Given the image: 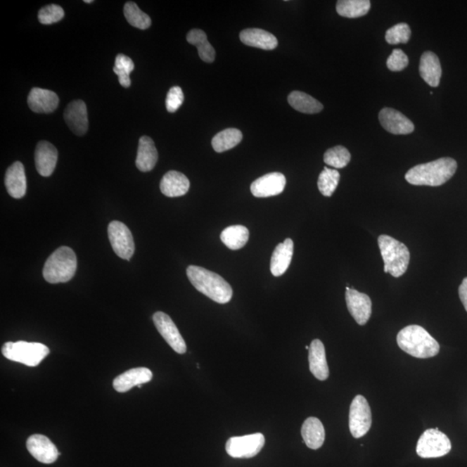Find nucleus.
Returning <instances> with one entry per match:
<instances>
[{
  "label": "nucleus",
  "instance_id": "nucleus-3",
  "mask_svg": "<svg viewBox=\"0 0 467 467\" xmlns=\"http://www.w3.org/2000/svg\"><path fill=\"white\" fill-rule=\"evenodd\" d=\"M397 345L409 355L429 359L438 355L440 345L423 327L412 325L399 331Z\"/></svg>",
  "mask_w": 467,
  "mask_h": 467
},
{
  "label": "nucleus",
  "instance_id": "nucleus-42",
  "mask_svg": "<svg viewBox=\"0 0 467 467\" xmlns=\"http://www.w3.org/2000/svg\"><path fill=\"white\" fill-rule=\"evenodd\" d=\"M84 2L89 4V3H93L94 1H93V0H85Z\"/></svg>",
  "mask_w": 467,
  "mask_h": 467
},
{
  "label": "nucleus",
  "instance_id": "nucleus-6",
  "mask_svg": "<svg viewBox=\"0 0 467 467\" xmlns=\"http://www.w3.org/2000/svg\"><path fill=\"white\" fill-rule=\"evenodd\" d=\"M49 353L50 349L40 343L7 342L2 347V354L7 359L27 365L29 367L37 366Z\"/></svg>",
  "mask_w": 467,
  "mask_h": 467
},
{
  "label": "nucleus",
  "instance_id": "nucleus-19",
  "mask_svg": "<svg viewBox=\"0 0 467 467\" xmlns=\"http://www.w3.org/2000/svg\"><path fill=\"white\" fill-rule=\"evenodd\" d=\"M29 108L37 114H50L58 107L59 98L51 90L34 88L27 99Z\"/></svg>",
  "mask_w": 467,
  "mask_h": 467
},
{
  "label": "nucleus",
  "instance_id": "nucleus-29",
  "mask_svg": "<svg viewBox=\"0 0 467 467\" xmlns=\"http://www.w3.org/2000/svg\"><path fill=\"white\" fill-rule=\"evenodd\" d=\"M288 100L292 108L303 114H317L324 108L318 100L304 92L293 91L290 94Z\"/></svg>",
  "mask_w": 467,
  "mask_h": 467
},
{
  "label": "nucleus",
  "instance_id": "nucleus-9",
  "mask_svg": "<svg viewBox=\"0 0 467 467\" xmlns=\"http://www.w3.org/2000/svg\"><path fill=\"white\" fill-rule=\"evenodd\" d=\"M265 445V437L260 433L244 436L232 437L226 442V452L232 458H253Z\"/></svg>",
  "mask_w": 467,
  "mask_h": 467
},
{
  "label": "nucleus",
  "instance_id": "nucleus-20",
  "mask_svg": "<svg viewBox=\"0 0 467 467\" xmlns=\"http://www.w3.org/2000/svg\"><path fill=\"white\" fill-rule=\"evenodd\" d=\"M5 184L7 192L11 198L20 199L26 194V177L24 165L20 161L15 162L7 169Z\"/></svg>",
  "mask_w": 467,
  "mask_h": 467
},
{
  "label": "nucleus",
  "instance_id": "nucleus-27",
  "mask_svg": "<svg viewBox=\"0 0 467 467\" xmlns=\"http://www.w3.org/2000/svg\"><path fill=\"white\" fill-rule=\"evenodd\" d=\"M301 435L306 445L312 450L319 449L325 442V428L318 418L310 417L305 421Z\"/></svg>",
  "mask_w": 467,
  "mask_h": 467
},
{
  "label": "nucleus",
  "instance_id": "nucleus-38",
  "mask_svg": "<svg viewBox=\"0 0 467 467\" xmlns=\"http://www.w3.org/2000/svg\"><path fill=\"white\" fill-rule=\"evenodd\" d=\"M64 18V11L61 6L51 4L41 8L39 20L42 25H52L61 21Z\"/></svg>",
  "mask_w": 467,
  "mask_h": 467
},
{
  "label": "nucleus",
  "instance_id": "nucleus-22",
  "mask_svg": "<svg viewBox=\"0 0 467 467\" xmlns=\"http://www.w3.org/2000/svg\"><path fill=\"white\" fill-rule=\"evenodd\" d=\"M189 189V179L179 172H168L161 179L160 191L168 198L181 197L186 195Z\"/></svg>",
  "mask_w": 467,
  "mask_h": 467
},
{
  "label": "nucleus",
  "instance_id": "nucleus-31",
  "mask_svg": "<svg viewBox=\"0 0 467 467\" xmlns=\"http://www.w3.org/2000/svg\"><path fill=\"white\" fill-rule=\"evenodd\" d=\"M243 139V134L236 128H228L220 132L212 139V148L217 153H224L239 144Z\"/></svg>",
  "mask_w": 467,
  "mask_h": 467
},
{
  "label": "nucleus",
  "instance_id": "nucleus-37",
  "mask_svg": "<svg viewBox=\"0 0 467 467\" xmlns=\"http://www.w3.org/2000/svg\"><path fill=\"white\" fill-rule=\"evenodd\" d=\"M411 36V30L408 24L401 23L388 30L385 34V39L388 44L395 45L398 44H407Z\"/></svg>",
  "mask_w": 467,
  "mask_h": 467
},
{
  "label": "nucleus",
  "instance_id": "nucleus-4",
  "mask_svg": "<svg viewBox=\"0 0 467 467\" xmlns=\"http://www.w3.org/2000/svg\"><path fill=\"white\" fill-rule=\"evenodd\" d=\"M77 258L73 250L63 246L58 248L45 262L43 276L51 284L65 283L75 276Z\"/></svg>",
  "mask_w": 467,
  "mask_h": 467
},
{
  "label": "nucleus",
  "instance_id": "nucleus-23",
  "mask_svg": "<svg viewBox=\"0 0 467 467\" xmlns=\"http://www.w3.org/2000/svg\"><path fill=\"white\" fill-rule=\"evenodd\" d=\"M420 75L429 86L438 87L442 78V69L438 56L432 51H426L421 56L419 67Z\"/></svg>",
  "mask_w": 467,
  "mask_h": 467
},
{
  "label": "nucleus",
  "instance_id": "nucleus-25",
  "mask_svg": "<svg viewBox=\"0 0 467 467\" xmlns=\"http://www.w3.org/2000/svg\"><path fill=\"white\" fill-rule=\"evenodd\" d=\"M158 158L159 154L153 139L148 136H142L139 139L136 162H135L139 170L143 172L152 171L155 167Z\"/></svg>",
  "mask_w": 467,
  "mask_h": 467
},
{
  "label": "nucleus",
  "instance_id": "nucleus-21",
  "mask_svg": "<svg viewBox=\"0 0 467 467\" xmlns=\"http://www.w3.org/2000/svg\"><path fill=\"white\" fill-rule=\"evenodd\" d=\"M309 367L312 375L320 381H325L329 378V368L327 364L326 350L323 343L314 340L309 349Z\"/></svg>",
  "mask_w": 467,
  "mask_h": 467
},
{
  "label": "nucleus",
  "instance_id": "nucleus-40",
  "mask_svg": "<svg viewBox=\"0 0 467 467\" xmlns=\"http://www.w3.org/2000/svg\"><path fill=\"white\" fill-rule=\"evenodd\" d=\"M184 96L183 90L180 87L175 86L169 90L165 101V106H167L169 113H175L178 109L182 106L184 103Z\"/></svg>",
  "mask_w": 467,
  "mask_h": 467
},
{
  "label": "nucleus",
  "instance_id": "nucleus-41",
  "mask_svg": "<svg viewBox=\"0 0 467 467\" xmlns=\"http://www.w3.org/2000/svg\"><path fill=\"white\" fill-rule=\"evenodd\" d=\"M459 295L461 298L463 306L467 312V277L463 280L462 283L459 288Z\"/></svg>",
  "mask_w": 467,
  "mask_h": 467
},
{
  "label": "nucleus",
  "instance_id": "nucleus-16",
  "mask_svg": "<svg viewBox=\"0 0 467 467\" xmlns=\"http://www.w3.org/2000/svg\"><path fill=\"white\" fill-rule=\"evenodd\" d=\"M63 116L70 130L78 136H82L88 131V110L84 101H71L64 111Z\"/></svg>",
  "mask_w": 467,
  "mask_h": 467
},
{
  "label": "nucleus",
  "instance_id": "nucleus-17",
  "mask_svg": "<svg viewBox=\"0 0 467 467\" xmlns=\"http://www.w3.org/2000/svg\"><path fill=\"white\" fill-rule=\"evenodd\" d=\"M153 373L148 368L139 367L122 373L113 382L114 389L119 393H125L135 386L151 382Z\"/></svg>",
  "mask_w": 467,
  "mask_h": 467
},
{
  "label": "nucleus",
  "instance_id": "nucleus-10",
  "mask_svg": "<svg viewBox=\"0 0 467 467\" xmlns=\"http://www.w3.org/2000/svg\"><path fill=\"white\" fill-rule=\"evenodd\" d=\"M108 233L115 253L120 258L129 261L135 250L134 237L130 229L122 222L113 221L108 225Z\"/></svg>",
  "mask_w": 467,
  "mask_h": 467
},
{
  "label": "nucleus",
  "instance_id": "nucleus-33",
  "mask_svg": "<svg viewBox=\"0 0 467 467\" xmlns=\"http://www.w3.org/2000/svg\"><path fill=\"white\" fill-rule=\"evenodd\" d=\"M124 15L127 21L135 28L146 30L152 25V20L148 15L143 13L134 2L128 1L125 4Z\"/></svg>",
  "mask_w": 467,
  "mask_h": 467
},
{
  "label": "nucleus",
  "instance_id": "nucleus-12",
  "mask_svg": "<svg viewBox=\"0 0 467 467\" xmlns=\"http://www.w3.org/2000/svg\"><path fill=\"white\" fill-rule=\"evenodd\" d=\"M346 304L350 315L360 326H364L370 319L372 312L371 298L365 293L350 288L345 293Z\"/></svg>",
  "mask_w": 467,
  "mask_h": 467
},
{
  "label": "nucleus",
  "instance_id": "nucleus-36",
  "mask_svg": "<svg viewBox=\"0 0 467 467\" xmlns=\"http://www.w3.org/2000/svg\"><path fill=\"white\" fill-rule=\"evenodd\" d=\"M350 159L352 156L349 151L342 146L327 150L324 155L325 163L336 169L345 167L350 163Z\"/></svg>",
  "mask_w": 467,
  "mask_h": 467
},
{
  "label": "nucleus",
  "instance_id": "nucleus-24",
  "mask_svg": "<svg viewBox=\"0 0 467 467\" xmlns=\"http://www.w3.org/2000/svg\"><path fill=\"white\" fill-rule=\"evenodd\" d=\"M240 39L248 46L262 49L265 51L274 50L278 46V40L272 33L261 29H246L240 33Z\"/></svg>",
  "mask_w": 467,
  "mask_h": 467
},
{
  "label": "nucleus",
  "instance_id": "nucleus-14",
  "mask_svg": "<svg viewBox=\"0 0 467 467\" xmlns=\"http://www.w3.org/2000/svg\"><path fill=\"white\" fill-rule=\"evenodd\" d=\"M286 183L285 176L281 172H271L254 181L250 190L255 198H269L282 193Z\"/></svg>",
  "mask_w": 467,
  "mask_h": 467
},
{
  "label": "nucleus",
  "instance_id": "nucleus-15",
  "mask_svg": "<svg viewBox=\"0 0 467 467\" xmlns=\"http://www.w3.org/2000/svg\"><path fill=\"white\" fill-rule=\"evenodd\" d=\"M379 120L384 129L395 135L409 134L414 130L411 120L393 108L382 109L379 113Z\"/></svg>",
  "mask_w": 467,
  "mask_h": 467
},
{
  "label": "nucleus",
  "instance_id": "nucleus-11",
  "mask_svg": "<svg viewBox=\"0 0 467 467\" xmlns=\"http://www.w3.org/2000/svg\"><path fill=\"white\" fill-rule=\"evenodd\" d=\"M153 319L157 330L173 350L179 354L186 353L187 350L186 342L170 316L163 312H157L153 314Z\"/></svg>",
  "mask_w": 467,
  "mask_h": 467
},
{
  "label": "nucleus",
  "instance_id": "nucleus-8",
  "mask_svg": "<svg viewBox=\"0 0 467 467\" xmlns=\"http://www.w3.org/2000/svg\"><path fill=\"white\" fill-rule=\"evenodd\" d=\"M372 424L371 407L363 395H357L350 408L349 427L354 438L366 435Z\"/></svg>",
  "mask_w": 467,
  "mask_h": 467
},
{
  "label": "nucleus",
  "instance_id": "nucleus-34",
  "mask_svg": "<svg viewBox=\"0 0 467 467\" xmlns=\"http://www.w3.org/2000/svg\"><path fill=\"white\" fill-rule=\"evenodd\" d=\"M340 180V174L337 170L327 167L324 168V170L320 173L318 180L319 191L325 197H331L334 191H336Z\"/></svg>",
  "mask_w": 467,
  "mask_h": 467
},
{
  "label": "nucleus",
  "instance_id": "nucleus-39",
  "mask_svg": "<svg viewBox=\"0 0 467 467\" xmlns=\"http://www.w3.org/2000/svg\"><path fill=\"white\" fill-rule=\"evenodd\" d=\"M409 58L400 49H395L387 60V67L394 72L402 71L409 65Z\"/></svg>",
  "mask_w": 467,
  "mask_h": 467
},
{
  "label": "nucleus",
  "instance_id": "nucleus-1",
  "mask_svg": "<svg viewBox=\"0 0 467 467\" xmlns=\"http://www.w3.org/2000/svg\"><path fill=\"white\" fill-rule=\"evenodd\" d=\"M457 167V162L452 158H442L416 165L406 173L405 179L413 186H440L452 179Z\"/></svg>",
  "mask_w": 467,
  "mask_h": 467
},
{
  "label": "nucleus",
  "instance_id": "nucleus-35",
  "mask_svg": "<svg viewBox=\"0 0 467 467\" xmlns=\"http://www.w3.org/2000/svg\"><path fill=\"white\" fill-rule=\"evenodd\" d=\"M134 70V63L129 56L123 54L117 55L114 72L118 75L120 84L124 88L131 86L130 74Z\"/></svg>",
  "mask_w": 467,
  "mask_h": 467
},
{
  "label": "nucleus",
  "instance_id": "nucleus-7",
  "mask_svg": "<svg viewBox=\"0 0 467 467\" xmlns=\"http://www.w3.org/2000/svg\"><path fill=\"white\" fill-rule=\"evenodd\" d=\"M452 448L449 438L439 428L428 429L417 442L416 453L421 458L431 459L445 456Z\"/></svg>",
  "mask_w": 467,
  "mask_h": 467
},
{
  "label": "nucleus",
  "instance_id": "nucleus-5",
  "mask_svg": "<svg viewBox=\"0 0 467 467\" xmlns=\"http://www.w3.org/2000/svg\"><path fill=\"white\" fill-rule=\"evenodd\" d=\"M378 245L384 262V272L390 273L395 278L404 276L409 264L408 247L387 235L379 236Z\"/></svg>",
  "mask_w": 467,
  "mask_h": 467
},
{
  "label": "nucleus",
  "instance_id": "nucleus-26",
  "mask_svg": "<svg viewBox=\"0 0 467 467\" xmlns=\"http://www.w3.org/2000/svg\"><path fill=\"white\" fill-rule=\"evenodd\" d=\"M293 255V242L288 238L277 245L271 258L270 270L274 276H281L288 270Z\"/></svg>",
  "mask_w": 467,
  "mask_h": 467
},
{
  "label": "nucleus",
  "instance_id": "nucleus-13",
  "mask_svg": "<svg viewBox=\"0 0 467 467\" xmlns=\"http://www.w3.org/2000/svg\"><path fill=\"white\" fill-rule=\"evenodd\" d=\"M26 447L37 461L44 464H52L60 455L54 443H52L48 437L42 435L30 436L26 442Z\"/></svg>",
  "mask_w": 467,
  "mask_h": 467
},
{
  "label": "nucleus",
  "instance_id": "nucleus-28",
  "mask_svg": "<svg viewBox=\"0 0 467 467\" xmlns=\"http://www.w3.org/2000/svg\"><path fill=\"white\" fill-rule=\"evenodd\" d=\"M188 43L198 48L199 56L205 63H213L216 58V51L212 45L207 39L205 32L199 29L191 30L187 34Z\"/></svg>",
  "mask_w": 467,
  "mask_h": 467
},
{
  "label": "nucleus",
  "instance_id": "nucleus-2",
  "mask_svg": "<svg viewBox=\"0 0 467 467\" xmlns=\"http://www.w3.org/2000/svg\"><path fill=\"white\" fill-rule=\"evenodd\" d=\"M186 274L193 287L215 302L226 304L232 299L231 286L219 274L198 266L188 267Z\"/></svg>",
  "mask_w": 467,
  "mask_h": 467
},
{
  "label": "nucleus",
  "instance_id": "nucleus-18",
  "mask_svg": "<svg viewBox=\"0 0 467 467\" xmlns=\"http://www.w3.org/2000/svg\"><path fill=\"white\" fill-rule=\"evenodd\" d=\"M58 152L51 143L42 141L37 146L35 164L37 171L43 177H50L58 163Z\"/></svg>",
  "mask_w": 467,
  "mask_h": 467
},
{
  "label": "nucleus",
  "instance_id": "nucleus-30",
  "mask_svg": "<svg viewBox=\"0 0 467 467\" xmlns=\"http://www.w3.org/2000/svg\"><path fill=\"white\" fill-rule=\"evenodd\" d=\"M221 241L229 250H240L247 244L250 231L243 225H233L226 228L221 234Z\"/></svg>",
  "mask_w": 467,
  "mask_h": 467
},
{
  "label": "nucleus",
  "instance_id": "nucleus-32",
  "mask_svg": "<svg viewBox=\"0 0 467 467\" xmlns=\"http://www.w3.org/2000/svg\"><path fill=\"white\" fill-rule=\"evenodd\" d=\"M369 0H340L337 3V13L342 17L357 18L364 16L371 9Z\"/></svg>",
  "mask_w": 467,
  "mask_h": 467
}]
</instances>
